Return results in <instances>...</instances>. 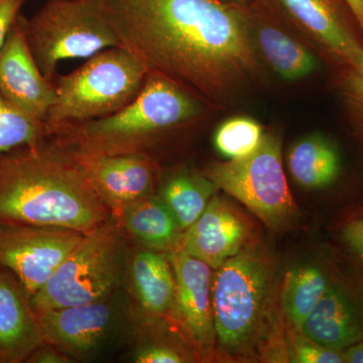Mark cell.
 Listing matches in <instances>:
<instances>
[{
	"instance_id": "cell-9",
	"label": "cell",
	"mask_w": 363,
	"mask_h": 363,
	"mask_svg": "<svg viewBox=\"0 0 363 363\" xmlns=\"http://www.w3.org/2000/svg\"><path fill=\"white\" fill-rule=\"evenodd\" d=\"M85 233L63 227L0 220V267L32 298Z\"/></svg>"
},
{
	"instance_id": "cell-27",
	"label": "cell",
	"mask_w": 363,
	"mask_h": 363,
	"mask_svg": "<svg viewBox=\"0 0 363 363\" xmlns=\"http://www.w3.org/2000/svg\"><path fill=\"white\" fill-rule=\"evenodd\" d=\"M344 84L346 97L363 121V62L357 68L350 69Z\"/></svg>"
},
{
	"instance_id": "cell-2",
	"label": "cell",
	"mask_w": 363,
	"mask_h": 363,
	"mask_svg": "<svg viewBox=\"0 0 363 363\" xmlns=\"http://www.w3.org/2000/svg\"><path fill=\"white\" fill-rule=\"evenodd\" d=\"M111 213L70 150L54 138L0 155V220L87 233Z\"/></svg>"
},
{
	"instance_id": "cell-29",
	"label": "cell",
	"mask_w": 363,
	"mask_h": 363,
	"mask_svg": "<svg viewBox=\"0 0 363 363\" xmlns=\"http://www.w3.org/2000/svg\"><path fill=\"white\" fill-rule=\"evenodd\" d=\"M25 1L26 0H0V50L4 47L14 21L20 16Z\"/></svg>"
},
{
	"instance_id": "cell-33",
	"label": "cell",
	"mask_w": 363,
	"mask_h": 363,
	"mask_svg": "<svg viewBox=\"0 0 363 363\" xmlns=\"http://www.w3.org/2000/svg\"><path fill=\"white\" fill-rule=\"evenodd\" d=\"M357 21L363 37V0H344Z\"/></svg>"
},
{
	"instance_id": "cell-10",
	"label": "cell",
	"mask_w": 363,
	"mask_h": 363,
	"mask_svg": "<svg viewBox=\"0 0 363 363\" xmlns=\"http://www.w3.org/2000/svg\"><path fill=\"white\" fill-rule=\"evenodd\" d=\"M25 16L14 21L0 50V94L9 104L45 121L56 102V86L43 75L26 43Z\"/></svg>"
},
{
	"instance_id": "cell-14",
	"label": "cell",
	"mask_w": 363,
	"mask_h": 363,
	"mask_svg": "<svg viewBox=\"0 0 363 363\" xmlns=\"http://www.w3.org/2000/svg\"><path fill=\"white\" fill-rule=\"evenodd\" d=\"M245 222L218 197H212L203 213L182 236V248L217 269L241 252L247 240Z\"/></svg>"
},
{
	"instance_id": "cell-4",
	"label": "cell",
	"mask_w": 363,
	"mask_h": 363,
	"mask_svg": "<svg viewBox=\"0 0 363 363\" xmlns=\"http://www.w3.org/2000/svg\"><path fill=\"white\" fill-rule=\"evenodd\" d=\"M147 76L145 67L121 45L93 55L58 78L56 102L45 121L48 130L116 113L140 94Z\"/></svg>"
},
{
	"instance_id": "cell-32",
	"label": "cell",
	"mask_w": 363,
	"mask_h": 363,
	"mask_svg": "<svg viewBox=\"0 0 363 363\" xmlns=\"http://www.w3.org/2000/svg\"><path fill=\"white\" fill-rule=\"evenodd\" d=\"M342 357L344 362L363 363V343H355L354 345L346 348Z\"/></svg>"
},
{
	"instance_id": "cell-34",
	"label": "cell",
	"mask_w": 363,
	"mask_h": 363,
	"mask_svg": "<svg viewBox=\"0 0 363 363\" xmlns=\"http://www.w3.org/2000/svg\"><path fill=\"white\" fill-rule=\"evenodd\" d=\"M221 1L226 2V4H233V6H245L252 2L253 0H221Z\"/></svg>"
},
{
	"instance_id": "cell-20",
	"label": "cell",
	"mask_w": 363,
	"mask_h": 363,
	"mask_svg": "<svg viewBox=\"0 0 363 363\" xmlns=\"http://www.w3.org/2000/svg\"><path fill=\"white\" fill-rule=\"evenodd\" d=\"M255 28V47L281 78L288 81L300 80L319 68L316 57L283 30L260 23Z\"/></svg>"
},
{
	"instance_id": "cell-5",
	"label": "cell",
	"mask_w": 363,
	"mask_h": 363,
	"mask_svg": "<svg viewBox=\"0 0 363 363\" xmlns=\"http://www.w3.org/2000/svg\"><path fill=\"white\" fill-rule=\"evenodd\" d=\"M25 33L35 63L52 83L60 62L88 59L121 45L100 0H45L26 18Z\"/></svg>"
},
{
	"instance_id": "cell-12",
	"label": "cell",
	"mask_w": 363,
	"mask_h": 363,
	"mask_svg": "<svg viewBox=\"0 0 363 363\" xmlns=\"http://www.w3.org/2000/svg\"><path fill=\"white\" fill-rule=\"evenodd\" d=\"M272 1L348 68L362 63L363 42L357 35L362 32L344 0Z\"/></svg>"
},
{
	"instance_id": "cell-13",
	"label": "cell",
	"mask_w": 363,
	"mask_h": 363,
	"mask_svg": "<svg viewBox=\"0 0 363 363\" xmlns=\"http://www.w3.org/2000/svg\"><path fill=\"white\" fill-rule=\"evenodd\" d=\"M106 298L90 304L35 312L45 342L77 357L96 350L111 333L116 321V311Z\"/></svg>"
},
{
	"instance_id": "cell-16",
	"label": "cell",
	"mask_w": 363,
	"mask_h": 363,
	"mask_svg": "<svg viewBox=\"0 0 363 363\" xmlns=\"http://www.w3.org/2000/svg\"><path fill=\"white\" fill-rule=\"evenodd\" d=\"M175 274L179 309L189 330L201 344L211 342L215 333L212 309V269L183 248L169 255Z\"/></svg>"
},
{
	"instance_id": "cell-18",
	"label": "cell",
	"mask_w": 363,
	"mask_h": 363,
	"mask_svg": "<svg viewBox=\"0 0 363 363\" xmlns=\"http://www.w3.org/2000/svg\"><path fill=\"white\" fill-rule=\"evenodd\" d=\"M117 217L125 230L147 247L169 250L182 240L175 215L162 198L152 194L126 205Z\"/></svg>"
},
{
	"instance_id": "cell-28",
	"label": "cell",
	"mask_w": 363,
	"mask_h": 363,
	"mask_svg": "<svg viewBox=\"0 0 363 363\" xmlns=\"http://www.w3.org/2000/svg\"><path fill=\"white\" fill-rule=\"evenodd\" d=\"M135 362L138 363H181L183 358L171 348L149 345L136 352Z\"/></svg>"
},
{
	"instance_id": "cell-17",
	"label": "cell",
	"mask_w": 363,
	"mask_h": 363,
	"mask_svg": "<svg viewBox=\"0 0 363 363\" xmlns=\"http://www.w3.org/2000/svg\"><path fill=\"white\" fill-rule=\"evenodd\" d=\"M300 330L308 340L336 351L354 345L362 337L359 319L350 298L331 286L305 318Z\"/></svg>"
},
{
	"instance_id": "cell-21",
	"label": "cell",
	"mask_w": 363,
	"mask_h": 363,
	"mask_svg": "<svg viewBox=\"0 0 363 363\" xmlns=\"http://www.w3.org/2000/svg\"><path fill=\"white\" fill-rule=\"evenodd\" d=\"M131 279L143 309L162 314L173 305L176 279L168 260L152 250L136 253L131 262Z\"/></svg>"
},
{
	"instance_id": "cell-23",
	"label": "cell",
	"mask_w": 363,
	"mask_h": 363,
	"mask_svg": "<svg viewBox=\"0 0 363 363\" xmlns=\"http://www.w3.org/2000/svg\"><path fill=\"white\" fill-rule=\"evenodd\" d=\"M328 286L326 276L316 266L307 264L289 272L281 294L284 311L288 319L300 329Z\"/></svg>"
},
{
	"instance_id": "cell-31",
	"label": "cell",
	"mask_w": 363,
	"mask_h": 363,
	"mask_svg": "<svg viewBox=\"0 0 363 363\" xmlns=\"http://www.w3.org/2000/svg\"><path fill=\"white\" fill-rule=\"evenodd\" d=\"M344 240L363 259V219L350 222L345 227Z\"/></svg>"
},
{
	"instance_id": "cell-22",
	"label": "cell",
	"mask_w": 363,
	"mask_h": 363,
	"mask_svg": "<svg viewBox=\"0 0 363 363\" xmlns=\"http://www.w3.org/2000/svg\"><path fill=\"white\" fill-rule=\"evenodd\" d=\"M216 190L208 177L182 172L164 183L161 198L175 215L182 230H186L199 218Z\"/></svg>"
},
{
	"instance_id": "cell-19",
	"label": "cell",
	"mask_w": 363,
	"mask_h": 363,
	"mask_svg": "<svg viewBox=\"0 0 363 363\" xmlns=\"http://www.w3.org/2000/svg\"><path fill=\"white\" fill-rule=\"evenodd\" d=\"M286 164L294 181L305 189L330 185L340 171V157L336 147L323 136L300 138L289 150Z\"/></svg>"
},
{
	"instance_id": "cell-6",
	"label": "cell",
	"mask_w": 363,
	"mask_h": 363,
	"mask_svg": "<svg viewBox=\"0 0 363 363\" xmlns=\"http://www.w3.org/2000/svg\"><path fill=\"white\" fill-rule=\"evenodd\" d=\"M123 250L121 234L111 220L85 233L30 298L33 311L90 304L108 297L121 279Z\"/></svg>"
},
{
	"instance_id": "cell-3",
	"label": "cell",
	"mask_w": 363,
	"mask_h": 363,
	"mask_svg": "<svg viewBox=\"0 0 363 363\" xmlns=\"http://www.w3.org/2000/svg\"><path fill=\"white\" fill-rule=\"evenodd\" d=\"M200 98L157 73L123 109L94 121L50 128V136L71 150L93 154H145L155 138L200 116Z\"/></svg>"
},
{
	"instance_id": "cell-25",
	"label": "cell",
	"mask_w": 363,
	"mask_h": 363,
	"mask_svg": "<svg viewBox=\"0 0 363 363\" xmlns=\"http://www.w3.org/2000/svg\"><path fill=\"white\" fill-rule=\"evenodd\" d=\"M264 135L257 121L248 117H234L219 126L215 133L214 145L228 160L245 159L257 152Z\"/></svg>"
},
{
	"instance_id": "cell-11",
	"label": "cell",
	"mask_w": 363,
	"mask_h": 363,
	"mask_svg": "<svg viewBox=\"0 0 363 363\" xmlns=\"http://www.w3.org/2000/svg\"><path fill=\"white\" fill-rule=\"evenodd\" d=\"M69 150L116 216L126 205L152 194L156 164L147 154L104 155Z\"/></svg>"
},
{
	"instance_id": "cell-30",
	"label": "cell",
	"mask_w": 363,
	"mask_h": 363,
	"mask_svg": "<svg viewBox=\"0 0 363 363\" xmlns=\"http://www.w3.org/2000/svg\"><path fill=\"white\" fill-rule=\"evenodd\" d=\"M70 357L56 346L50 344L49 346H40L33 351L32 354L26 360V362L35 363H63L70 362Z\"/></svg>"
},
{
	"instance_id": "cell-24",
	"label": "cell",
	"mask_w": 363,
	"mask_h": 363,
	"mask_svg": "<svg viewBox=\"0 0 363 363\" xmlns=\"http://www.w3.org/2000/svg\"><path fill=\"white\" fill-rule=\"evenodd\" d=\"M45 121L16 108L0 94V155L49 138Z\"/></svg>"
},
{
	"instance_id": "cell-8",
	"label": "cell",
	"mask_w": 363,
	"mask_h": 363,
	"mask_svg": "<svg viewBox=\"0 0 363 363\" xmlns=\"http://www.w3.org/2000/svg\"><path fill=\"white\" fill-rule=\"evenodd\" d=\"M269 271L257 255L240 252L215 272L212 309L215 333L225 347L243 345L259 328L264 314Z\"/></svg>"
},
{
	"instance_id": "cell-1",
	"label": "cell",
	"mask_w": 363,
	"mask_h": 363,
	"mask_svg": "<svg viewBox=\"0 0 363 363\" xmlns=\"http://www.w3.org/2000/svg\"><path fill=\"white\" fill-rule=\"evenodd\" d=\"M119 45L147 73L219 104L259 67L252 25L241 6L221 0H100Z\"/></svg>"
},
{
	"instance_id": "cell-15",
	"label": "cell",
	"mask_w": 363,
	"mask_h": 363,
	"mask_svg": "<svg viewBox=\"0 0 363 363\" xmlns=\"http://www.w3.org/2000/svg\"><path fill=\"white\" fill-rule=\"evenodd\" d=\"M45 343L37 315L18 279L0 269V362H26Z\"/></svg>"
},
{
	"instance_id": "cell-7",
	"label": "cell",
	"mask_w": 363,
	"mask_h": 363,
	"mask_svg": "<svg viewBox=\"0 0 363 363\" xmlns=\"http://www.w3.org/2000/svg\"><path fill=\"white\" fill-rule=\"evenodd\" d=\"M206 177L272 228L289 223L297 212L284 171L281 138L276 133H264L252 156L215 164Z\"/></svg>"
},
{
	"instance_id": "cell-26",
	"label": "cell",
	"mask_w": 363,
	"mask_h": 363,
	"mask_svg": "<svg viewBox=\"0 0 363 363\" xmlns=\"http://www.w3.org/2000/svg\"><path fill=\"white\" fill-rule=\"evenodd\" d=\"M294 362L298 363H341L343 362L342 353L325 348L323 346L312 342H301L294 350Z\"/></svg>"
}]
</instances>
